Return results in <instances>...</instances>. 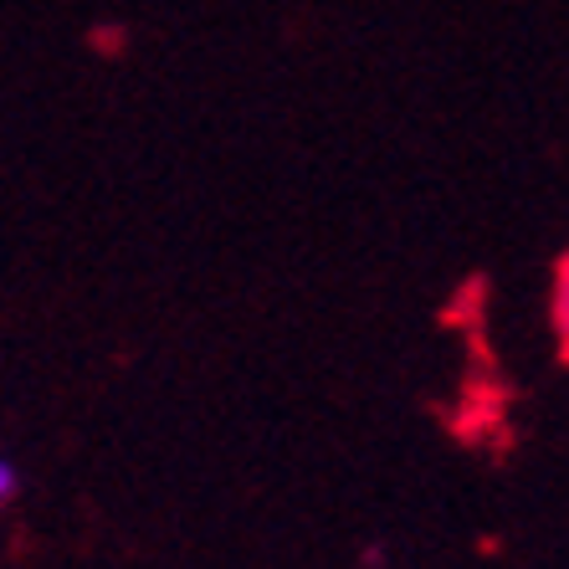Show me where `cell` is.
<instances>
[{
	"instance_id": "cell-2",
	"label": "cell",
	"mask_w": 569,
	"mask_h": 569,
	"mask_svg": "<svg viewBox=\"0 0 569 569\" xmlns=\"http://www.w3.org/2000/svg\"><path fill=\"white\" fill-rule=\"evenodd\" d=\"M11 498H16V467L0 457V508L11 503Z\"/></svg>"
},
{
	"instance_id": "cell-1",
	"label": "cell",
	"mask_w": 569,
	"mask_h": 569,
	"mask_svg": "<svg viewBox=\"0 0 569 569\" xmlns=\"http://www.w3.org/2000/svg\"><path fill=\"white\" fill-rule=\"evenodd\" d=\"M549 323H555L559 355L569 359V252L559 257V267H555V288H549Z\"/></svg>"
}]
</instances>
